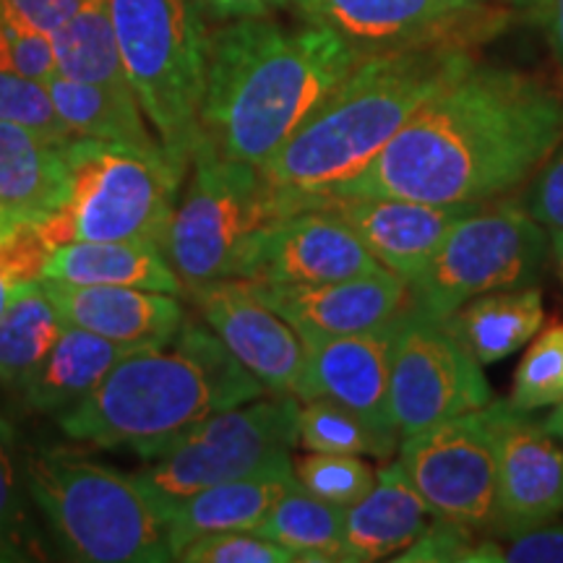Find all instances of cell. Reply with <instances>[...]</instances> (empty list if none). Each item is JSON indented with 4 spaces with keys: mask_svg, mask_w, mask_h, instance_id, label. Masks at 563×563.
<instances>
[{
    "mask_svg": "<svg viewBox=\"0 0 563 563\" xmlns=\"http://www.w3.org/2000/svg\"><path fill=\"white\" fill-rule=\"evenodd\" d=\"M561 141L563 102L553 89L519 70L473 60L361 175L327 194L485 203L530 180Z\"/></svg>",
    "mask_w": 563,
    "mask_h": 563,
    "instance_id": "cell-1",
    "label": "cell"
},
{
    "mask_svg": "<svg viewBox=\"0 0 563 563\" xmlns=\"http://www.w3.org/2000/svg\"><path fill=\"white\" fill-rule=\"evenodd\" d=\"M361 58L313 21H224L209 40L203 136L224 157L262 167Z\"/></svg>",
    "mask_w": 563,
    "mask_h": 563,
    "instance_id": "cell-2",
    "label": "cell"
},
{
    "mask_svg": "<svg viewBox=\"0 0 563 563\" xmlns=\"http://www.w3.org/2000/svg\"><path fill=\"white\" fill-rule=\"evenodd\" d=\"M473 60L470 47L462 45L363 55L258 170L287 199L344 186Z\"/></svg>",
    "mask_w": 563,
    "mask_h": 563,
    "instance_id": "cell-3",
    "label": "cell"
},
{
    "mask_svg": "<svg viewBox=\"0 0 563 563\" xmlns=\"http://www.w3.org/2000/svg\"><path fill=\"white\" fill-rule=\"evenodd\" d=\"M269 394L203 321H191L157 347L123 357L102 384L58 418L68 439L129 446L144 460L211 415Z\"/></svg>",
    "mask_w": 563,
    "mask_h": 563,
    "instance_id": "cell-4",
    "label": "cell"
},
{
    "mask_svg": "<svg viewBox=\"0 0 563 563\" xmlns=\"http://www.w3.org/2000/svg\"><path fill=\"white\" fill-rule=\"evenodd\" d=\"M24 481L76 561H173L167 504L139 481L70 452L26 456Z\"/></svg>",
    "mask_w": 563,
    "mask_h": 563,
    "instance_id": "cell-5",
    "label": "cell"
},
{
    "mask_svg": "<svg viewBox=\"0 0 563 563\" xmlns=\"http://www.w3.org/2000/svg\"><path fill=\"white\" fill-rule=\"evenodd\" d=\"M191 162L165 150H141L97 139L68 144L63 201L37 220L47 249L76 241L159 243Z\"/></svg>",
    "mask_w": 563,
    "mask_h": 563,
    "instance_id": "cell-6",
    "label": "cell"
},
{
    "mask_svg": "<svg viewBox=\"0 0 563 563\" xmlns=\"http://www.w3.org/2000/svg\"><path fill=\"white\" fill-rule=\"evenodd\" d=\"M287 217L279 194L249 162L224 157L203 136L162 238L165 258L183 290L222 279H245L258 238Z\"/></svg>",
    "mask_w": 563,
    "mask_h": 563,
    "instance_id": "cell-7",
    "label": "cell"
},
{
    "mask_svg": "<svg viewBox=\"0 0 563 563\" xmlns=\"http://www.w3.org/2000/svg\"><path fill=\"white\" fill-rule=\"evenodd\" d=\"M125 76L154 136L191 162L201 144L209 40L194 0H110Z\"/></svg>",
    "mask_w": 563,
    "mask_h": 563,
    "instance_id": "cell-8",
    "label": "cell"
},
{
    "mask_svg": "<svg viewBox=\"0 0 563 563\" xmlns=\"http://www.w3.org/2000/svg\"><path fill=\"white\" fill-rule=\"evenodd\" d=\"M551 238L530 211L511 201H485L452 224L428 264L407 282L410 302L449 319L464 302L538 282Z\"/></svg>",
    "mask_w": 563,
    "mask_h": 563,
    "instance_id": "cell-9",
    "label": "cell"
},
{
    "mask_svg": "<svg viewBox=\"0 0 563 563\" xmlns=\"http://www.w3.org/2000/svg\"><path fill=\"white\" fill-rule=\"evenodd\" d=\"M300 399L264 394L253 402L217 412L191 431L162 443L139 481L170 504L209 485L243 477L290 456L298 446Z\"/></svg>",
    "mask_w": 563,
    "mask_h": 563,
    "instance_id": "cell-10",
    "label": "cell"
},
{
    "mask_svg": "<svg viewBox=\"0 0 563 563\" xmlns=\"http://www.w3.org/2000/svg\"><path fill=\"white\" fill-rule=\"evenodd\" d=\"M498 402L402 435L399 462L433 519H449L481 534L498 522Z\"/></svg>",
    "mask_w": 563,
    "mask_h": 563,
    "instance_id": "cell-11",
    "label": "cell"
},
{
    "mask_svg": "<svg viewBox=\"0 0 563 563\" xmlns=\"http://www.w3.org/2000/svg\"><path fill=\"white\" fill-rule=\"evenodd\" d=\"M493 391L449 319L405 308L391 357L389 407L402 435H412L460 415L483 410Z\"/></svg>",
    "mask_w": 563,
    "mask_h": 563,
    "instance_id": "cell-12",
    "label": "cell"
},
{
    "mask_svg": "<svg viewBox=\"0 0 563 563\" xmlns=\"http://www.w3.org/2000/svg\"><path fill=\"white\" fill-rule=\"evenodd\" d=\"M302 21L340 34L361 55L422 45H462L488 37L504 13L488 0H292Z\"/></svg>",
    "mask_w": 563,
    "mask_h": 563,
    "instance_id": "cell-13",
    "label": "cell"
},
{
    "mask_svg": "<svg viewBox=\"0 0 563 563\" xmlns=\"http://www.w3.org/2000/svg\"><path fill=\"white\" fill-rule=\"evenodd\" d=\"M279 194V191H277ZM285 214L302 209H321L361 238L378 264L410 282L439 249L454 222L481 203H428L397 196H342L319 194L287 199L279 194Z\"/></svg>",
    "mask_w": 563,
    "mask_h": 563,
    "instance_id": "cell-14",
    "label": "cell"
},
{
    "mask_svg": "<svg viewBox=\"0 0 563 563\" xmlns=\"http://www.w3.org/2000/svg\"><path fill=\"white\" fill-rule=\"evenodd\" d=\"M201 321L269 394L298 391L306 347L292 323L274 311L249 279H222L183 290Z\"/></svg>",
    "mask_w": 563,
    "mask_h": 563,
    "instance_id": "cell-15",
    "label": "cell"
},
{
    "mask_svg": "<svg viewBox=\"0 0 563 563\" xmlns=\"http://www.w3.org/2000/svg\"><path fill=\"white\" fill-rule=\"evenodd\" d=\"M402 313L355 334H300L306 365L295 397L300 402L323 399L376 426L397 428L391 420L389 382Z\"/></svg>",
    "mask_w": 563,
    "mask_h": 563,
    "instance_id": "cell-16",
    "label": "cell"
},
{
    "mask_svg": "<svg viewBox=\"0 0 563 563\" xmlns=\"http://www.w3.org/2000/svg\"><path fill=\"white\" fill-rule=\"evenodd\" d=\"M498 522L501 538L555 522L563 514V449L511 402H498Z\"/></svg>",
    "mask_w": 563,
    "mask_h": 563,
    "instance_id": "cell-17",
    "label": "cell"
},
{
    "mask_svg": "<svg viewBox=\"0 0 563 563\" xmlns=\"http://www.w3.org/2000/svg\"><path fill=\"white\" fill-rule=\"evenodd\" d=\"M382 269L361 238L334 214L302 209L279 217L258 238L249 282L272 285H323Z\"/></svg>",
    "mask_w": 563,
    "mask_h": 563,
    "instance_id": "cell-18",
    "label": "cell"
},
{
    "mask_svg": "<svg viewBox=\"0 0 563 563\" xmlns=\"http://www.w3.org/2000/svg\"><path fill=\"white\" fill-rule=\"evenodd\" d=\"M298 334H355L394 319L410 306L407 282L386 269L323 285H272L251 282Z\"/></svg>",
    "mask_w": 563,
    "mask_h": 563,
    "instance_id": "cell-19",
    "label": "cell"
},
{
    "mask_svg": "<svg viewBox=\"0 0 563 563\" xmlns=\"http://www.w3.org/2000/svg\"><path fill=\"white\" fill-rule=\"evenodd\" d=\"M40 282L68 327L133 347L165 344L188 319L180 295L139 290V287Z\"/></svg>",
    "mask_w": 563,
    "mask_h": 563,
    "instance_id": "cell-20",
    "label": "cell"
},
{
    "mask_svg": "<svg viewBox=\"0 0 563 563\" xmlns=\"http://www.w3.org/2000/svg\"><path fill=\"white\" fill-rule=\"evenodd\" d=\"M292 481L290 454L266 464L256 473L209 485V488L167 504V534H170L173 561H178L183 548L203 534L256 530Z\"/></svg>",
    "mask_w": 563,
    "mask_h": 563,
    "instance_id": "cell-21",
    "label": "cell"
},
{
    "mask_svg": "<svg viewBox=\"0 0 563 563\" xmlns=\"http://www.w3.org/2000/svg\"><path fill=\"white\" fill-rule=\"evenodd\" d=\"M431 517L402 462L384 464L373 488L344 509L342 563H373L405 551L428 530Z\"/></svg>",
    "mask_w": 563,
    "mask_h": 563,
    "instance_id": "cell-22",
    "label": "cell"
},
{
    "mask_svg": "<svg viewBox=\"0 0 563 563\" xmlns=\"http://www.w3.org/2000/svg\"><path fill=\"white\" fill-rule=\"evenodd\" d=\"M42 279L139 287L183 298V282L165 258V251L159 243L150 241H76L55 245L47 253Z\"/></svg>",
    "mask_w": 563,
    "mask_h": 563,
    "instance_id": "cell-23",
    "label": "cell"
},
{
    "mask_svg": "<svg viewBox=\"0 0 563 563\" xmlns=\"http://www.w3.org/2000/svg\"><path fill=\"white\" fill-rule=\"evenodd\" d=\"M139 350L146 347L104 340L66 323L45 361L21 382V397L34 412L60 415L89 397L123 357Z\"/></svg>",
    "mask_w": 563,
    "mask_h": 563,
    "instance_id": "cell-24",
    "label": "cell"
},
{
    "mask_svg": "<svg viewBox=\"0 0 563 563\" xmlns=\"http://www.w3.org/2000/svg\"><path fill=\"white\" fill-rule=\"evenodd\" d=\"M68 144L0 121V207L42 220L68 186Z\"/></svg>",
    "mask_w": 563,
    "mask_h": 563,
    "instance_id": "cell-25",
    "label": "cell"
},
{
    "mask_svg": "<svg viewBox=\"0 0 563 563\" xmlns=\"http://www.w3.org/2000/svg\"><path fill=\"white\" fill-rule=\"evenodd\" d=\"M543 321V292L534 285L481 295L449 316L456 336L481 365L504 361L534 340Z\"/></svg>",
    "mask_w": 563,
    "mask_h": 563,
    "instance_id": "cell-26",
    "label": "cell"
},
{
    "mask_svg": "<svg viewBox=\"0 0 563 563\" xmlns=\"http://www.w3.org/2000/svg\"><path fill=\"white\" fill-rule=\"evenodd\" d=\"M55 74L66 79L95 84L115 95H133L125 76L115 26H112L110 0H84L79 11L53 34Z\"/></svg>",
    "mask_w": 563,
    "mask_h": 563,
    "instance_id": "cell-27",
    "label": "cell"
},
{
    "mask_svg": "<svg viewBox=\"0 0 563 563\" xmlns=\"http://www.w3.org/2000/svg\"><path fill=\"white\" fill-rule=\"evenodd\" d=\"M55 110L76 139L112 141L141 150H157L159 139L152 136V125L139 108L136 97H123L115 91L66 79L55 74L47 79Z\"/></svg>",
    "mask_w": 563,
    "mask_h": 563,
    "instance_id": "cell-28",
    "label": "cell"
},
{
    "mask_svg": "<svg viewBox=\"0 0 563 563\" xmlns=\"http://www.w3.org/2000/svg\"><path fill=\"white\" fill-rule=\"evenodd\" d=\"M256 532L287 548L298 561H342L344 509L323 501L292 481L274 501Z\"/></svg>",
    "mask_w": 563,
    "mask_h": 563,
    "instance_id": "cell-29",
    "label": "cell"
},
{
    "mask_svg": "<svg viewBox=\"0 0 563 563\" xmlns=\"http://www.w3.org/2000/svg\"><path fill=\"white\" fill-rule=\"evenodd\" d=\"M66 321L55 311L42 282H30L13 295L0 316V384L21 386L58 342Z\"/></svg>",
    "mask_w": 563,
    "mask_h": 563,
    "instance_id": "cell-30",
    "label": "cell"
},
{
    "mask_svg": "<svg viewBox=\"0 0 563 563\" xmlns=\"http://www.w3.org/2000/svg\"><path fill=\"white\" fill-rule=\"evenodd\" d=\"M399 428H384L344 410L340 405L311 399L298 410V446L306 452H332L389 460L399 452Z\"/></svg>",
    "mask_w": 563,
    "mask_h": 563,
    "instance_id": "cell-31",
    "label": "cell"
},
{
    "mask_svg": "<svg viewBox=\"0 0 563 563\" xmlns=\"http://www.w3.org/2000/svg\"><path fill=\"white\" fill-rule=\"evenodd\" d=\"M292 473L295 481L313 496L340 509H350L373 488L378 470H373L371 462L355 454L306 452L292 456Z\"/></svg>",
    "mask_w": 563,
    "mask_h": 563,
    "instance_id": "cell-32",
    "label": "cell"
},
{
    "mask_svg": "<svg viewBox=\"0 0 563 563\" xmlns=\"http://www.w3.org/2000/svg\"><path fill=\"white\" fill-rule=\"evenodd\" d=\"M509 402L525 412L563 402V323L534 334L514 373Z\"/></svg>",
    "mask_w": 563,
    "mask_h": 563,
    "instance_id": "cell-33",
    "label": "cell"
},
{
    "mask_svg": "<svg viewBox=\"0 0 563 563\" xmlns=\"http://www.w3.org/2000/svg\"><path fill=\"white\" fill-rule=\"evenodd\" d=\"M47 253L51 249L42 241L34 217L19 211L0 217V316L21 287L42 279Z\"/></svg>",
    "mask_w": 563,
    "mask_h": 563,
    "instance_id": "cell-34",
    "label": "cell"
},
{
    "mask_svg": "<svg viewBox=\"0 0 563 563\" xmlns=\"http://www.w3.org/2000/svg\"><path fill=\"white\" fill-rule=\"evenodd\" d=\"M0 121L26 125V129L58 141L76 139L68 125L60 121L51 91H47V81L26 79V76L9 74V70H0Z\"/></svg>",
    "mask_w": 563,
    "mask_h": 563,
    "instance_id": "cell-35",
    "label": "cell"
},
{
    "mask_svg": "<svg viewBox=\"0 0 563 563\" xmlns=\"http://www.w3.org/2000/svg\"><path fill=\"white\" fill-rule=\"evenodd\" d=\"M475 530L462 527L449 519H435L428 530L420 534L407 553L397 555V561H418V563H496L504 561L501 545L490 540H477Z\"/></svg>",
    "mask_w": 563,
    "mask_h": 563,
    "instance_id": "cell-36",
    "label": "cell"
},
{
    "mask_svg": "<svg viewBox=\"0 0 563 563\" xmlns=\"http://www.w3.org/2000/svg\"><path fill=\"white\" fill-rule=\"evenodd\" d=\"M178 561L186 563H298V559L264 538L256 530H232L203 534L186 545L178 555Z\"/></svg>",
    "mask_w": 563,
    "mask_h": 563,
    "instance_id": "cell-37",
    "label": "cell"
},
{
    "mask_svg": "<svg viewBox=\"0 0 563 563\" xmlns=\"http://www.w3.org/2000/svg\"><path fill=\"white\" fill-rule=\"evenodd\" d=\"M0 543L11 545L21 555L24 551H34V545H37L32 517L26 511V501L16 481L13 428L3 418V412H0Z\"/></svg>",
    "mask_w": 563,
    "mask_h": 563,
    "instance_id": "cell-38",
    "label": "cell"
},
{
    "mask_svg": "<svg viewBox=\"0 0 563 563\" xmlns=\"http://www.w3.org/2000/svg\"><path fill=\"white\" fill-rule=\"evenodd\" d=\"M0 70L47 81L55 76L53 37L47 32L0 19Z\"/></svg>",
    "mask_w": 563,
    "mask_h": 563,
    "instance_id": "cell-39",
    "label": "cell"
},
{
    "mask_svg": "<svg viewBox=\"0 0 563 563\" xmlns=\"http://www.w3.org/2000/svg\"><path fill=\"white\" fill-rule=\"evenodd\" d=\"M527 211L548 230H563V141L540 167Z\"/></svg>",
    "mask_w": 563,
    "mask_h": 563,
    "instance_id": "cell-40",
    "label": "cell"
},
{
    "mask_svg": "<svg viewBox=\"0 0 563 563\" xmlns=\"http://www.w3.org/2000/svg\"><path fill=\"white\" fill-rule=\"evenodd\" d=\"M84 0H0V19L53 34L79 11Z\"/></svg>",
    "mask_w": 563,
    "mask_h": 563,
    "instance_id": "cell-41",
    "label": "cell"
},
{
    "mask_svg": "<svg viewBox=\"0 0 563 563\" xmlns=\"http://www.w3.org/2000/svg\"><path fill=\"white\" fill-rule=\"evenodd\" d=\"M504 561L511 563H563V525H540L519 532L504 551Z\"/></svg>",
    "mask_w": 563,
    "mask_h": 563,
    "instance_id": "cell-42",
    "label": "cell"
},
{
    "mask_svg": "<svg viewBox=\"0 0 563 563\" xmlns=\"http://www.w3.org/2000/svg\"><path fill=\"white\" fill-rule=\"evenodd\" d=\"M203 16L214 21H238L253 16H272L274 11L290 9L292 0H194Z\"/></svg>",
    "mask_w": 563,
    "mask_h": 563,
    "instance_id": "cell-43",
    "label": "cell"
},
{
    "mask_svg": "<svg viewBox=\"0 0 563 563\" xmlns=\"http://www.w3.org/2000/svg\"><path fill=\"white\" fill-rule=\"evenodd\" d=\"M538 5V21L540 30L545 34L548 47L563 76V0H540Z\"/></svg>",
    "mask_w": 563,
    "mask_h": 563,
    "instance_id": "cell-44",
    "label": "cell"
},
{
    "mask_svg": "<svg viewBox=\"0 0 563 563\" xmlns=\"http://www.w3.org/2000/svg\"><path fill=\"white\" fill-rule=\"evenodd\" d=\"M543 428L553 439H563V402L555 405V410L543 420Z\"/></svg>",
    "mask_w": 563,
    "mask_h": 563,
    "instance_id": "cell-45",
    "label": "cell"
},
{
    "mask_svg": "<svg viewBox=\"0 0 563 563\" xmlns=\"http://www.w3.org/2000/svg\"><path fill=\"white\" fill-rule=\"evenodd\" d=\"M551 249H553L555 264H559V274L563 282V230H551Z\"/></svg>",
    "mask_w": 563,
    "mask_h": 563,
    "instance_id": "cell-46",
    "label": "cell"
},
{
    "mask_svg": "<svg viewBox=\"0 0 563 563\" xmlns=\"http://www.w3.org/2000/svg\"><path fill=\"white\" fill-rule=\"evenodd\" d=\"M0 561H24V555H21L19 551H13L11 545L0 543Z\"/></svg>",
    "mask_w": 563,
    "mask_h": 563,
    "instance_id": "cell-47",
    "label": "cell"
},
{
    "mask_svg": "<svg viewBox=\"0 0 563 563\" xmlns=\"http://www.w3.org/2000/svg\"><path fill=\"white\" fill-rule=\"evenodd\" d=\"M506 3H540V0H506Z\"/></svg>",
    "mask_w": 563,
    "mask_h": 563,
    "instance_id": "cell-48",
    "label": "cell"
},
{
    "mask_svg": "<svg viewBox=\"0 0 563 563\" xmlns=\"http://www.w3.org/2000/svg\"><path fill=\"white\" fill-rule=\"evenodd\" d=\"M9 211H13V209H5V207H0V217H3V214H9ZM19 214H21V211H19Z\"/></svg>",
    "mask_w": 563,
    "mask_h": 563,
    "instance_id": "cell-49",
    "label": "cell"
}]
</instances>
